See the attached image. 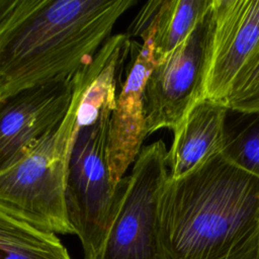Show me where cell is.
I'll return each mask as SVG.
<instances>
[{"label": "cell", "mask_w": 259, "mask_h": 259, "mask_svg": "<svg viewBox=\"0 0 259 259\" xmlns=\"http://www.w3.org/2000/svg\"><path fill=\"white\" fill-rule=\"evenodd\" d=\"M158 228L164 259H259V176L222 153L168 176Z\"/></svg>", "instance_id": "obj_1"}, {"label": "cell", "mask_w": 259, "mask_h": 259, "mask_svg": "<svg viewBox=\"0 0 259 259\" xmlns=\"http://www.w3.org/2000/svg\"><path fill=\"white\" fill-rule=\"evenodd\" d=\"M135 0H20L0 28V98L75 76Z\"/></svg>", "instance_id": "obj_2"}, {"label": "cell", "mask_w": 259, "mask_h": 259, "mask_svg": "<svg viewBox=\"0 0 259 259\" xmlns=\"http://www.w3.org/2000/svg\"><path fill=\"white\" fill-rule=\"evenodd\" d=\"M105 59L81 101L70 148L66 177V209L81 241L84 258L95 259L119 209L127 176L111 181L108 131L116 99V85L131 49L126 33L111 35Z\"/></svg>", "instance_id": "obj_3"}, {"label": "cell", "mask_w": 259, "mask_h": 259, "mask_svg": "<svg viewBox=\"0 0 259 259\" xmlns=\"http://www.w3.org/2000/svg\"><path fill=\"white\" fill-rule=\"evenodd\" d=\"M106 52L105 42L76 74L73 99L60 125L21 161L0 173V208L39 230L74 234L65 199L69 153L81 101Z\"/></svg>", "instance_id": "obj_4"}, {"label": "cell", "mask_w": 259, "mask_h": 259, "mask_svg": "<svg viewBox=\"0 0 259 259\" xmlns=\"http://www.w3.org/2000/svg\"><path fill=\"white\" fill-rule=\"evenodd\" d=\"M214 30L212 0L191 33L156 64L144 90L148 136L165 127L174 131L187 111L204 98Z\"/></svg>", "instance_id": "obj_5"}, {"label": "cell", "mask_w": 259, "mask_h": 259, "mask_svg": "<svg viewBox=\"0 0 259 259\" xmlns=\"http://www.w3.org/2000/svg\"><path fill=\"white\" fill-rule=\"evenodd\" d=\"M167 153L161 140L142 148L127 176L119 209L95 259H164L158 207L169 176Z\"/></svg>", "instance_id": "obj_6"}, {"label": "cell", "mask_w": 259, "mask_h": 259, "mask_svg": "<svg viewBox=\"0 0 259 259\" xmlns=\"http://www.w3.org/2000/svg\"><path fill=\"white\" fill-rule=\"evenodd\" d=\"M75 76L0 98V173L21 161L60 125L73 99Z\"/></svg>", "instance_id": "obj_7"}, {"label": "cell", "mask_w": 259, "mask_h": 259, "mask_svg": "<svg viewBox=\"0 0 259 259\" xmlns=\"http://www.w3.org/2000/svg\"><path fill=\"white\" fill-rule=\"evenodd\" d=\"M215 30L204 98L224 105L229 88L259 42V0H213Z\"/></svg>", "instance_id": "obj_8"}, {"label": "cell", "mask_w": 259, "mask_h": 259, "mask_svg": "<svg viewBox=\"0 0 259 259\" xmlns=\"http://www.w3.org/2000/svg\"><path fill=\"white\" fill-rule=\"evenodd\" d=\"M126 79L116 95L110 116L107 158L111 181L117 185L136 161L148 136L144 114V90L156 66L151 39L136 45Z\"/></svg>", "instance_id": "obj_9"}, {"label": "cell", "mask_w": 259, "mask_h": 259, "mask_svg": "<svg viewBox=\"0 0 259 259\" xmlns=\"http://www.w3.org/2000/svg\"><path fill=\"white\" fill-rule=\"evenodd\" d=\"M228 108L208 99L197 101L173 131L174 139L167 153L170 178L191 172L210 157L222 153Z\"/></svg>", "instance_id": "obj_10"}, {"label": "cell", "mask_w": 259, "mask_h": 259, "mask_svg": "<svg viewBox=\"0 0 259 259\" xmlns=\"http://www.w3.org/2000/svg\"><path fill=\"white\" fill-rule=\"evenodd\" d=\"M212 0H154L137 14L128 33L151 39L156 64L174 51L193 30Z\"/></svg>", "instance_id": "obj_11"}, {"label": "cell", "mask_w": 259, "mask_h": 259, "mask_svg": "<svg viewBox=\"0 0 259 259\" xmlns=\"http://www.w3.org/2000/svg\"><path fill=\"white\" fill-rule=\"evenodd\" d=\"M0 259H72L56 234L0 208Z\"/></svg>", "instance_id": "obj_12"}, {"label": "cell", "mask_w": 259, "mask_h": 259, "mask_svg": "<svg viewBox=\"0 0 259 259\" xmlns=\"http://www.w3.org/2000/svg\"><path fill=\"white\" fill-rule=\"evenodd\" d=\"M226 127L222 154L233 163L259 176V112L244 114Z\"/></svg>", "instance_id": "obj_13"}, {"label": "cell", "mask_w": 259, "mask_h": 259, "mask_svg": "<svg viewBox=\"0 0 259 259\" xmlns=\"http://www.w3.org/2000/svg\"><path fill=\"white\" fill-rule=\"evenodd\" d=\"M224 105L238 113L259 112V54L251 56L233 80Z\"/></svg>", "instance_id": "obj_14"}, {"label": "cell", "mask_w": 259, "mask_h": 259, "mask_svg": "<svg viewBox=\"0 0 259 259\" xmlns=\"http://www.w3.org/2000/svg\"><path fill=\"white\" fill-rule=\"evenodd\" d=\"M20 4V0H0V28L11 17Z\"/></svg>", "instance_id": "obj_15"}, {"label": "cell", "mask_w": 259, "mask_h": 259, "mask_svg": "<svg viewBox=\"0 0 259 259\" xmlns=\"http://www.w3.org/2000/svg\"><path fill=\"white\" fill-rule=\"evenodd\" d=\"M256 54H259V42H258L257 48H256V50H255V52H254V54H253V55H256ZM253 55H252V56H253Z\"/></svg>", "instance_id": "obj_16"}]
</instances>
